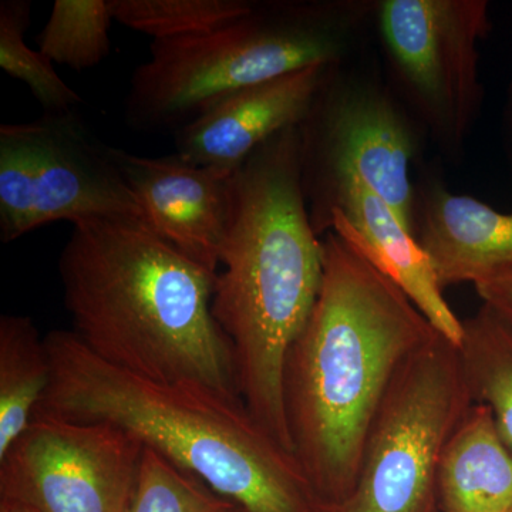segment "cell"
<instances>
[{
  "label": "cell",
  "mask_w": 512,
  "mask_h": 512,
  "mask_svg": "<svg viewBox=\"0 0 512 512\" xmlns=\"http://www.w3.org/2000/svg\"><path fill=\"white\" fill-rule=\"evenodd\" d=\"M501 138H503L504 154L512 175V77L505 92L503 113H501Z\"/></svg>",
  "instance_id": "23"
},
{
  "label": "cell",
  "mask_w": 512,
  "mask_h": 512,
  "mask_svg": "<svg viewBox=\"0 0 512 512\" xmlns=\"http://www.w3.org/2000/svg\"><path fill=\"white\" fill-rule=\"evenodd\" d=\"M379 0H254L211 35L153 40L131 74L127 123L143 133L180 130L231 94L363 55Z\"/></svg>",
  "instance_id": "5"
},
{
  "label": "cell",
  "mask_w": 512,
  "mask_h": 512,
  "mask_svg": "<svg viewBox=\"0 0 512 512\" xmlns=\"http://www.w3.org/2000/svg\"><path fill=\"white\" fill-rule=\"evenodd\" d=\"M30 19V0L0 2V67L29 87L45 113L76 110L84 103L82 94L64 82L49 57L26 45L25 32Z\"/></svg>",
  "instance_id": "19"
},
{
  "label": "cell",
  "mask_w": 512,
  "mask_h": 512,
  "mask_svg": "<svg viewBox=\"0 0 512 512\" xmlns=\"http://www.w3.org/2000/svg\"><path fill=\"white\" fill-rule=\"evenodd\" d=\"M318 302L286 363L292 454L323 511L355 487L366 440L402 367L437 332L412 299L336 232Z\"/></svg>",
  "instance_id": "1"
},
{
  "label": "cell",
  "mask_w": 512,
  "mask_h": 512,
  "mask_svg": "<svg viewBox=\"0 0 512 512\" xmlns=\"http://www.w3.org/2000/svg\"><path fill=\"white\" fill-rule=\"evenodd\" d=\"M463 329L458 350L471 397L490 407L512 450V325L483 303Z\"/></svg>",
  "instance_id": "17"
},
{
  "label": "cell",
  "mask_w": 512,
  "mask_h": 512,
  "mask_svg": "<svg viewBox=\"0 0 512 512\" xmlns=\"http://www.w3.org/2000/svg\"><path fill=\"white\" fill-rule=\"evenodd\" d=\"M231 190L212 315L231 345L242 403L285 444L286 363L323 284V241L303 192L298 127L256 148L232 174Z\"/></svg>",
  "instance_id": "2"
},
{
  "label": "cell",
  "mask_w": 512,
  "mask_h": 512,
  "mask_svg": "<svg viewBox=\"0 0 512 512\" xmlns=\"http://www.w3.org/2000/svg\"><path fill=\"white\" fill-rule=\"evenodd\" d=\"M481 301L512 325V266L474 284Z\"/></svg>",
  "instance_id": "22"
},
{
  "label": "cell",
  "mask_w": 512,
  "mask_h": 512,
  "mask_svg": "<svg viewBox=\"0 0 512 512\" xmlns=\"http://www.w3.org/2000/svg\"><path fill=\"white\" fill-rule=\"evenodd\" d=\"M103 220L143 221V212L110 146L76 110L0 126L3 244L59 221Z\"/></svg>",
  "instance_id": "9"
},
{
  "label": "cell",
  "mask_w": 512,
  "mask_h": 512,
  "mask_svg": "<svg viewBox=\"0 0 512 512\" xmlns=\"http://www.w3.org/2000/svg\"><path fill=\"white\" fill-rule=\"evenodd\" d=\"M437 500L441 512H512V450L485 404H471L448 437Z\"/></svg>",
  "instance_id": "15"
},
{
  "label": "cell",
  "mask_w": 512,
  "mask_h": 512,
  "mask_svg": "<svg viewBox=\"0 0 512 512\" xmlns=\"http://www.w3.org/2000/svg\"><path fill=\"white\" fill-rule=\"evenodd\" d=\"M473 403L458 346L436 333L394 380L355 487L326 512H437L441 453Z\"/></svg>",
  "instance_id": "7"
},
{
  "label": "cell",
  "mask_w": 512,
  "mask_h": 512,
  "mask_svg": "<svg viewBox=\"0 0 512 512\" xmlns=\"http://www.w3.org/2000/svg\"><path fill=\"white\" fill-rule=\"evenodd\" d=\"M413 234L443 288L512 266V211L454 194L433 175L414 184Z\"/></svg>",
  "instance_id": "14"
},
{
  "label": "cell",
  "mask_w": 512,
  "mask_h": 512,
  "mask_svg": "<svg viewBox=\"0 0 512 512\" xmlns=\"http://www.w3.org/2000/svg\"><path fill=\"white\" fill-rule=\"evenodd\" d=\"M0 512H37L28 505L16 503V501L0 500Z\"/></svg>",
  "instance_id": "24"
},
{
  "label": "cell",
  "mask_w": 512,
  "mask_h": 512,
  "mask_svg": "<svg viewBox=\"0 0 512 512\" xmlns=\"http://www.w3.org/2000/svg\"><path fill=\"white\" fill-rule=\"evenodd\" d=\"M313 228L319 237L333 231L345 239L412 299L440 335L460 345L463 320L444 298L429 255L412 229L365 183L348 180L340 185Z\"/></svg>",
  "instance_id": "12"
},
{
  "label": "cell",
  "mask_w": 512,
  "mask_h": 512,
  "mask_svg": "<svg viewBox=\"0 0 512 512\" xmlns=\"http://www.w3.org/2000/svg\"><path fill=\"white\" fill-rule=\"evenodd\" d=\"M73 332L104 362L160 383L239 397L231 345L212 315L215 276L143 221L73 225L59 258Z\"/></svg>",
  "instance_id": "3"
},
{
  "label": "cell",
  "mask_w": 512,
  "mask_h": 512,
  "mask_svg": "<svg viewBox=\"0 0 512 512\" xmlns=\"http://www.w3.org/2000/svg\"><path fill=\"white\" fill-rule=\"evenodd\" d=\"M252 5L254 0H113V15L153 40H171L211 35Z\"/></svg>",
  "instance_id": "20"
},
{
  "label": "cell",
  "mask_w": 512,
  "mask_h": 512,
  "mask_svg": "<svg viewBox=\"0 0 512 512\" xmlns=\"http://www.w3.org/2000/svg\"><path fill=\"white\" fill-rule=\"evenodd\" d=\"M298 133L312 225L340 185L360 180L413 231L410 167L426 136L376 64L363 55L333 64Z\"/></svg>",
  "instance_id": "6"
},
{
  "label": "cell",
  "mask_w": 512,
  "mask_h": 512,
  "mask_svg": "<svg viewBox=\"0 0 512 512\" xmlns=\"http://www.w3.org/2000/svg\"><path fill=\"white\" fill-rule=\"evenodd\" d=\"M143 453L111 424L36 414L0 457V500L37 512H127Z\"/></svg>",
  "instance_id": "10"
},
{
  "label": "cell",
  "mask_w": 512,
  "mask_h": 512,
  "mask_svg": "<svg viewBox=\"0 0 512 512\" xmlns=\"http://www.w3.org/2000/svg\"><path fill=\"white\" fill-rule=\"evenodd\" d=\"M45 338L30 316H0V457L28 429L49 389Z\"/></svg>",
  "instance_id": "16"
},
{
  "label": "cell",
  "mask_w": 512,
  "mask_h": 512,
  "mask_svg": "<svg viewBox=\"0 0 512 512\" xmlns=\"http://www.w3.org/2000/svg\"><path fill=\"white\" fill-rule=\"evenodd\" d=\"M113 0H56L37 46L53 63L86 70L111 52Z\"/></svg>",
  "instance_id": "18"
},
{
  "label": "cell",
  "mask_w": 512,
  "mask_h": 512,
  "mask_svg": "<svg viewBox=\"0 0 512 512\" xmlns=\"http://www.w3.org/2000/svg\"><path fill=\"white\" fill-rule=\"evenodd\" d=\"M45 340L52 377L36 414L119 427L242 512H325L295 458L241 399L201 383L131 375L73 330Z\"/></svg>",
  "instance_id": "4"
},
{
  "label": "cell",
  "mask_w": 512,
  "mask_h": 512,
  "mask_svg": "<svg viewBox=\"0 0 512 512\" xmlns=\"http://www.w3.org/2000/svg\"><path fill=\"white\" fill-rule=\"evenodd\" d=\"M485 0H379L383 72L424 136L448 158L463 154L484 99L480 43Z\"/></svg>",
  "instance_id": "8"
},
{
  "label": "cell",
  "mask_w": 512,
  "mask_h": 512,
  "mask_svg": "<svg viewBox=\"0 0 512 512\" xmlns=\"http://www.w3.org/2000/svg\"><path fill=\"white\" fill-rule=\"evenodd\" d=\"M110 154L136 195L144 224L187 258L218 272L232 174L192 164L177 153L153 158L110 146Z\"/></svg>",
  "instance_id": "11"
},
{
  "label": "cell",
  "mask_w": 512,
  "mask_h": 512,
  "mask_svg": "<svg viewBox=\"0 0 512 512\" xmlns=\"http://www.w3.org/2000/svg\"><path fill=\"white\" fill-rule=\"evenodd\" d=\"M332 66L306 67L218 101L175 131L178 156L234 174L269 138L305 120Z\"/></svg>",
  "instance_id": "13"
},
{
  "label": "cell",
  "mask_w": 512,
  "mask_h": 512,
  "mask_svg": "<svg viewBox=\"0 0 512 512\" xmlns=\"http://www.w3.org/2000/svg\"><path fill=\"white\" fill-rule=\"evenodd\" d=\"M127 512H242L156 451L144 447Z\"/></svg>",
  "instance_id": "21"
}]
</instances>
